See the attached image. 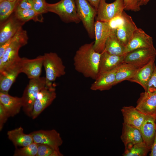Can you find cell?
Instances as JSON below:
<instances>
[{
	"instance_id": "obj_42",
	"label": "cell",
	"mask_w": 156,
	"mask_h": 156,
	"mask_svg": "<svg viewBox=\"0 0 156 156\" xmlns=\"http://www.w3.org/2000/svg\"><path fill=\"white\" fill-rule=\"evenodd\" d=\"M155 125H156V117H155Z\"/></svg>"
},
{
	"instance_id": "obj_37",
	"label": "cell",
	"mask_w": 156,
	"mask_h": 156,
	"mask_svg": "<svg viewBox=\"0 0 156 156\" xmlns=\"http://www.w3.org/2000/svg\"><path fill=\"white\" fill-rule=\"evenodd\" d=\"M10 116L3 105L0 103V130L1 131L4 124Z\"/></svg>"
},
{
	"instance_id": "obj_11",
	"label": "cell",
	"mask_w": 156,
	"mask_h": 156,
	"mask_svg": "<svg viewBox=\"0 0 156 156\" xmlns=\"http://www.w3.org/2000/svg\"><path fill=\"white\" fill-rule=\"evenodd\" d=\"M156 50L154 47L136 49L125 54L124 63L144 66L155 59Z\"/></svg>"
},
{
	"instance_id": "obj_24",
	"label": "cell",
	"mask_w": 156,
	"mask_h": 156,
	"mask_svg": "<svg viewBox=\"0 0 156 156\" xmlns=\"http://www.w3.org/2000/svg\"><path fill=\"white\" fill-rule=\"evenodd\" d=\"M7 134L8 138L16 148L25 146L34 142L31 134L25 133L23 128L21 127L8 131Z\"/></svg>"
},
{
	"instance_id": "obj_2",
	"label": "cell",
	"mask_w": 156,
	"mask_h": 156,
	"mask_svg": "<svg viewBox=\"0 0 156 156\" xmlns=\"http://www.w3.org/2000/svg\"><path fill=\"white\" fill-rule=\"evenodd\" d=\"M43 56L46 86L50 87L53 86V83L57 78L65 75V67L62 59L55 53H46Z\"/></svg>"
},
{
	"instance_id": "obj_17",
	"label": "cell",
	"mask_w": 156,
	"mask_h": 156,
	"mask_svg": "<svg viewBox=\"0 0 156 156\" xmlns=\"http://www.w3.org/2000/svg\"><path fill=\"white\" fill-rule=\"evenodd\" d=\"M136 108L145 115L156 117V93H141L137 101Z\"/></svg>"
},
{
	"instance_id": "obj_32",
	"label": "cell",
	"mask_w": 156,
	"mask_h": 156,
	"mask_svg": "<svg viewBox=\"0 0 156 156\" xmlns=\"http://www.w3.org/2000/svg\"><path fill=\"white\" fill-rule=\"evenodd\" d=\"M37 144V152L36 156H51L55 151L47 145L41 143Z\"/></svg>"
},
{
	"instance_id": "obj_22",
	"label": "cell",
	"mask_w": 156,
	"mask_h": 156,
	"mask_svg": "<svg viewBox=\"0 0 156 156\" xmlns=\"http://www.w3.org/2000/svg\"><path fill=\"white\" fill-rule=\"evenodd\" d=\"M155 60H152L140 68L129 81L140 84L144 89L145 92H146L148 84L153 73Z\"/></svg>"
},
{
	"instance_id": "obj_45",
	"label": "cell",
	"mask_w": 156,
	"mask_h": 156,
	"mask_svg": "<svg viewBox=\"0 0 156 156\" xmlns=\"http://www.w3.org/2000/svg\"></svg>"
},
{
	"instance_id": "obj_29",
	"label": "cell",
	"mask_w": 156,
	"mask_h": 156,
	"mask_svg": "<svg viewBox=\"0 0 156 156\" xmlns=\"http://www.w3.org/2000/svg\"><path fill=\"white\" fill-rule=\"evenodd\" d=\"M151 147L143 142L135 144H129L125 147L123 156H146L151 150Z\"/></svg>"
},
{
	"instance_id": "obj_39",
	"label": "cell",
	"mask_w": 156,
	"mask_h": 156,
	"mask_svg": "<svg viewBox=\"0 0 156 156\" xmlns=\"http://www.w3.org/2000/svg\"><path fill=\"white\" fill-rule=\"evenodd\" d=\"M150 155L156 156V131L154 141L151 147Z\"/></svg>"
},
{
	"instance_id": "obj_36",
	"label": "cell",
	"mask_w": 156,
	"mask_h": 156,
	"mask_svg": "<svg viewBox=\"0 0 156 156\" xmlns=\"http://www.w3.org/2000/svg\"><path fill=\"white\" fill-rule=\"evenodd\" d=\"M124 20V17L122 14L121 15L113 18L108 22L112 30L115 31L123 23Z\"/></svg>"
},
{
	"instance_id": "obj_31",
	"label": "cell",
	"mask_w": 156,
	"mask_h": 156,
	"mask_svg": "<svg viewBox=\"0 0 156 156\" xmlns=\"http://www.w3.org/2000/svg\"><path fill=\"white\" fill-rule=\"evenodd\" d=\"M37 152V144L33 142L22 148H16L13 156H36Z\"/></svg>"
},
{
	"instance_id": "obj_28",
	"label": "cell",
	"mask_w": 156,
	"mask_h": 156,
	"mask_svg": "<svg viewBox=\"0 0 156 156\" xmlns=\"http://www.w3.org/2000/svg\"><path fill=\"white\" fill-rule=\"evenodd\" d=\"M14 13L17 18L25 23L31 20L36 22H43L42 14L38 13L33 9H23L16 7Z\"/></svg>"
},
{
	"instance_id": "obj_9",
	"label": "cell",
	"mask_w": 156,
	"mask_h": 156,
	"mask_svg": "<svg viewBox=\"0 0 156 156\" xmlns=\"http://www.w3.org/2000/svg\"><path fill=\"white\" fill-rule=\"evenodd\" d=\"M56 96L55 87L45 86L40 91L34 103L31 116V118H36L51 104Z\"/></svg>"
},
{
	"instance_id": "obj_7",
	"label": "cell",
	"mask_w": 156,
	"mask_h": 156,
	"mask_svg": "<svg viewBox=\"0 0 156 156\" xmlns=\"http://www.w3.org/2000/svg\"><path fill=\"white\" fill-rule=\"evenodd\" d=\"M106 0H100L97 10L96 20L108 22L113 18L122 15L125 10L124 0H115L107 3Z\"/></svg>"
},
{
	"instance_id": "obj_12",
	"label": "cell",
	"mask_w": 156,
	"mask_h": 156,
	"mask_svg": "<svg viewBox=\"0 0 156 156\" xmlns=\"http://www.w3.org/2000/svg\"><path fill=\"white\" fill-rule=\"evenodd\" d=\"M114 31L108 22L96 20L94 24L95 40L93 44L96 52L101 53L104 51L106 41Z\"/></svg>"
},
{
	"instance_id": "obj_20",
	"label": "cell",
	"mask_w": 156,
	"mask_h": 156,
	"mask_svg": "<svg viewBox=\"0 0 156 156\" xmlns=\"http://www.w3.org/2000/svg\"><path fill=\"white\" fill-rule=\"evenodd\" d=\"M118 67L99 75L91 84V90L102 91L111 89L115 85L116 75Z\"/></svg>"
},
{
	"instance_id": "obj_8",
	"label": "cell",
	"mask_w": 156,
	"mask_h": 156,
	"mask_svg": "<svg viewBox=\"0 0 156 156\" xmlns=\"http://www.w3.org/2000/svg\"><path fill=\"white\" fill-rule=\"evenodd\" d=\"M21 73V58L19 57L0 71V92L8 94L18 75Z\"/></svg>"
},
{
	"instance_id": "obj_14",
	"label": "cell",
	"mask_w": 156,
	"mask_h": 156,
	"mask_svg": "<svg viewBox=\"0 0 156 156\" xmlns=\"http://www.w3.org/2000/svg\"><path fill=\"white\" fill-rule=\"evenodd\" d=\"M153 47L152 38L141 28H138L125 47V53L138 49Z\"/></svg>"
},
{
	"instance_id": "obj_26",
	"label": "cell",
	"mask_w": 156,
	"mask_h": 156,
	"mask_svg": "<svg viewBox=\"0 0 156 156\" xmlns=\"http://www.w3.org/2000/svg\"><path fill=\"white\" fill-rule=\"evenodd\" d=\"M143 66L132 63H124L117 69L115 85L125 80L129 81L134 76L137 70Z\"/></svg>"
},
{
	"instance_id": "obj_30",
	"label": "cell",
	"mask_w": 156,
	"mask_h": 156,
	"mask_svg": "<svg viewBox=\"0 0 156 156\" xmlns=\"http://www.w3.org/2000/svg\"><path fill=\"white\" fill-rule=\"evenodd\" d=\"M20 0H3L0 2V24L7 20L14 12Z\"/></svg>"
},
{
	"instance_id": "obj_23",
	"label": "cell",
	"mask_w": 156,
	"mask_h": 156,
	"mask_svg": "<svg viewBox=\"0 0 156 156\" xmlns=\"http://www.w3.org/2000/svg\"><path fill=\"white\" fill-rule=\"evenodd\" d=\"M0 103L4 107L10 117H13L19 112L23 107L21 97H14L0 92Z\"/></svg>"
},
{
	"instance_id": "obj_13",
	"label": "cell",
	"mask_w": 156,
	"mask_h": 156,
	"mask_svg": "<svg viewBox=\"0 0 156 156\" xmlns=\"http://www.w3.org/2000/svg\"><path fill=\"white\" fill-rule=\"evenodd\" d=\"M25 23L17 18L13 13L0 24V46L14 36Z\"/></svg>"
},
{
	"instance_id": "obj_6",
	"label": "cell",
	"mask_w": 156,
	"mask_h": 156,
	"mask_svg": "<svg viewBox=\"0 0 156 156\" xmlns=\"http://www.w3.org/2000/svg\"><path fill=\"white\" fill-rule=\"evenodd\" d=\"M46 84L45 77L30 79L21 97L23 109L27 116L31 117L34 103L38 94Z\"/></svg>"
},
{
	"instance_id": "obj_19",
	"label": "cell",
	"mask_w": 156,
	"mask_h": 156,
	"mask_svg": "<svg viewBox=\"0 0 156 156\" xmlns=\"http://www.w3.org/2000/svg\"><path fill=\"white\" fill-rule=\"evenodd\" d=\"M121 111L123 116V123L139 129L146 115L133 106H123Z\"/></svg>"
},
{
	"instance_id": "obj_40",
	"label": "cell",
	"mask_w": 156,
	"mask_h": 156,
	"mask_svg": "<svg viewBox=\"0 0 156 156\" xmlns=\"http://www.w3.org/2000/svg\"><path fill=\"white\" fill-rule=\"evenodd\" d=\"M97 10L100 0H87Z\"/></svg>"
},
{
	"instance_id": "obj_21",
	"label": "cell",
	"mask_w": 156,
	"mask_h": 156,
	"mask_svg": "<svg viewBox=\"0 0 156 156\" xmlns=\"http://www.w3.org/2000/svg\"><path fill=\"white\" fill-rule=\"evenodd\" d=\"M155 117L146 115L145 119L139 129L143 142L151 147L154 141L156 131Z\"/></svg>"
},
{
	"instance_id": "obj_3",
	"label": "cell",
	"mask_w": 156,
	"mask_h": 156,
	"mask_svg": "<svg viewBox=\"0 0 156 156\" xmlns=\"http://www.w3.org/2000/svg\"><path fill=\"white\" fill-rule=\"evenodd\" d=\"M46 10L57 15L66 23H79L81 22L78 16L75 0H61L54 3H46Z\"/></svg>"
},
{
	"instance_id": "obj_16",
	"label": "cell",
	"mask_w": 156,
	"mask_h": 156,
	"mask_svg": "<svg viewBox=\"0 0 156 156\" xmlns=\"http://www.w3.org/2000/svg\"><path fill=\"white\" fill-rule=\"evenodd\" d=\"M43 56L39 55L33 59L21 58V72L25 74L30 79L40 77L43 66Z\"/></svg>"
},
{
	"instance_id": "obj_15",
	"label": "cell",
	"mask_w": 156,
	"mask_h": 156,
	"mask_svg": "<svg viewBox=\"0 0 156 156\" xmlns=\"http://www.w3.org/2000/svg\"><path fill=\"white\" fill-rule=\"evenodd\" d=\"M122 14L124 17V22L115 30V32L118 40L125 47L138 27L131 16L124 11Z\"/></svg>"
},
{
	"instance_id": "obj_18",
	"label": "cell",
	"mask_w": 156,
	"mask_h": 156,
	"mask_svg": "<svg viewBox=\"0 0 156 156\" xmlns=\"http://www.w3.org/2000/svg\"><path fill=\"white\" fill-rule=\"evenodd\" d=\"M125 55H113L105 51L101 53L98 76L115 69L123 64Z\"/></svg>"
},
{
	"instance_id": "obj_43",
	"label": "cell",
	"mask_w": 156,
	"mask_h": 156,
	"mask_svg": "<svg viewBox=\"0 0 156 156\" xmlns=\"http://www.w3.org/2000/svg\"><path fill=\"white\" fill-rule=\"evenodd\" d=\"M7 0L10 1H12L15 0Z\"/></svg>"
},
{
	"instance_id": "obj_4",
	"label": "cell",
	"mask_w": 156,
	"mask_h": 156,
	"mask_svg": "<svg viewBox=\"0 0 156 156\" xmlns=\"http://www.w3.org/2000/svg\"><path fill=\"white\" fill-rule=\"evenodd\" d=\"M28 39L27 31L22 27L12 37L11 43L0 58V71L20 57L19 49L27 44Z\"/></svg>"
},
{
	"instance_id": "obj_44",
	"label": "cell",
	"mask_w": 156,
	"mask_h": 156,
	"mask_svg": "<svg viewBox=\"0 0 156 156\" xmlns=\"http://www.w3.org/2000/svg\"><path fill=\"white\" fill-rule=\"evenodd\" d=\"M3 0H0V2L2 1Z\"/></svg>"
},
{
	"instance_id": "obj_34",
	"label": "cell",
	"mask_w": 156,
	"mask_h": 156,
	"mask_svg": "<svg viewBox=\"0 0 156 156\" xmlns=\"http://www.w3.org/2000/svg\"><path fill=\"white\" fill-rule=\"evenodd\" d=\"M145 92L150 94L156 93V66L155 64L152 75L148 84L147 91Z\"/></svg>"
},
{
	"instance_id": "obj_33",
	"label": "cell",
	"mask_w": 156,
	"mask_h": 156,
	"mask_svg": "<svg viewBox=\"0 0 156 156\" xmlns=\"http://www.w3.org/2000/svg\"><path fill=\"white\" fill-rule=\"evenodd\" d=\"M125 10L135 12L140 9L141 0H124Z\"/></svg>"
},
{
	"instance_id": "obj_38",
	"label": "cell",
	"mask_w": 156,
	"mask_h": 156,
	"mask_svg": "<svg viewBox=\"0 0 156 156\" xmlns=\"http://www.w3.org/2000/svg\"><path fill=\"white\" fill-rule=\"evenodd\" d=\"M34 0H20L17 7L23 9H33Z\"/></svg>"
},
{
	"instance_id": "obj_25",
	"label": "cell",
	"mask_w": 156,
	"mask_h": 156,
	"mask_svg": "<svg viewBox=\"0 0 156 156\" xmlns=\"http://www.w3.org/2000/svg\"><path fill=\"white\" fill-rule=\"evenodd\" d=\"M121 139L125 147L129 144H135L143 142L140 130L135 127L122 123Z\"/></svg>"
},
{
	"instance_id": "obj_5",
	"label": "cell",
	"mask_w": 156,
	"mask_h": 156,
	"mask_svg": "<svg viewBox=\"0 0 156 156\" xmlns=\"http://www.w3.org/2000/svg\"><path fill=\"white\" fill-rule=\"evenodd\" d=\"M77 14L90 38H95L94 21L97 11L87 0H75Z\"/></svg>"
},
{
	"instance_id": "obj_10",
	"label": "cell",
	"mask_w": 156,
	"mask_h": 156,
	"mask_svg": "<svg viewBox=\"0 0 156 156\" xmlns=\"http://www.w3.org/2000/svg\"><path fill=\"white\" fill-rule=\"evenodd\" d=\"M34 142L47 145L55 150L60 151L59 147L62 144L63 140L60 134L55 129L40 130L30 133Z\"/></svg>"
},
{
	"instance_id": "obj_41",
	"label": "cell",
	"mask_w": 156,
	"mask_h": 156,
	"mask_svg": "<svg viewBox=\"0 0 156 156\" xmlns=\"http://www.w3.org/2000/svg\"><path fill=\"white\" fill-rule=\"evenodd\" d=\"M150 0H141V6L146 5Z\"/></svg>"
},
{
	"instance_id": "obj_35",
	"label": "cell",
	"mask_w": 156,
	"mask_h": 156,
	"mask_svg": "<svg viewBox=\"0 0 156 156\" xmlns=\"http://www.w3.org/2000/svg\"><path fill=\"white\" fill-rule=\"evenodd\" d=\"M45 0H34L33 9L39 14L47 13Z\"/></svg>"
},
{
	"instance_id": "obj_1",
	"label": "cell",
	"mask_w": 156,
	"mask_h": 156,
	"mask_svg": "<svg viewBox=\"0 0 156 156\" xmlns=\"http://www.w3.org/2000/svg\"><path fill=\"white\" fill-rule=\"evenodd\" d=\"M94 42L81 46L76 51L73 58L75 69L85 77L95 79L99 73L101 53L96 52Z\"/></svg>"
},
{
	"instance_id": "obj_27",
	"label": "cell",
	"mask_w": 156,
	"mask_h": 156,
	"mask_svg": "<svg viewBox=\"0 0 156 156\" xmlns=\"http://www.w3.org/2000/svg\"><path fill=\"white\" fill-rule=\"evenodd\" d=\"M125 47L119 41L114 31L108 38L105 44V51L111 54L124 55Z\"/></svg>"
}]
</instances>
